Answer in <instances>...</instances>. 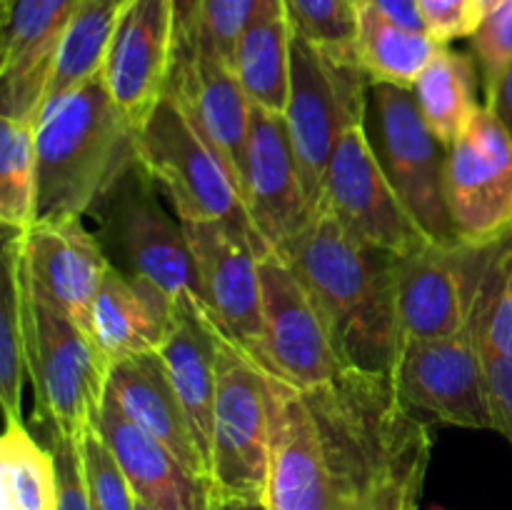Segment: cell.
<instances>
[{"label": "cell", "mask_w": 512, "mask_h": 510, "mask_svg": "<svg viewBox=\"0 0 512 510\" xmlns=\"http://www.w3.org/2000/svg\"><path fill=\"white\" fill-rule=\"evenodd\" d=\"M440 48L443 45L433 35L415 33L390 23L368 0L358 3L355 60L370 85L383 83L413 88Z\"/></svg>", "instance_id": "25"}, {"label": "cell", "mask_w": 512, "mask_h": 510, "mask_svg": "<svg viewBox=\"0 0 512 510\" xmlns=\"http://www.w3.org/2000/svg\"><path fill=\"white\" fill-rule=\"evenodd\" d=\"M23 235V270L45 300L88 330L90 308L113 263L80 218L38 220Z\"/></svg>", "instance_id": "18"}, {"label": "cell", "mask_w": 512, "mask_h": 510, "mask_svg": "<svg viewBox=\"0 0 512 510\" xmlns=\"http://www.w3.org/2000/svg\"><path fill=\"white\" fill-rule=\"evenodd\" d=\"M95 430L118 460L140 503L158 510H213V485L190 473L158 438L135 425L110 390Z\"/></svg>", "instance_id": "21"}, {"label": "cell", "mask_w": 512, "mask_h": 510, "mask_svg": "<svg viewBox=\"0 0 512 510\" xmlns=\"http://www.w3.org/2000/svg\"><path fill=\"white\" fill-rule=\"evenodd\" d=\"M183 225L205 308L238 343L255 353L263 333V255L218 220Z\"/></svg>", "instance_id": "15"}, {"label": "cell", "mask_w": 512, "mask_h": 510, "mask_svg": "<svg viewBox=\"0 0 512 510\" xmlns=\"http://www.w3.org/2000/svg\"><path fill=\"white\" fill-rule=\"evenodd\" d=\"M105 203V235L123 255L125 273L158 285L175 303L203 300L183 220L165 213L155 180L133 165Z\"/></svg>", "instance_id": "10"}, {"label": "cell", "mask_w": 512, "mask_h": 510, "mask_svg": "<svg viewBox=\"0 0 512 510\" xmlns=\"http://www.w3.org/2000/svg\"><path fill=\"white\" fill-rule=\"evenodd\" d=\"M320 210L333 215L355 240L385 253L408 255L433 243L380 168L365 133V115L355 118L335 145Z\"/></svg>", "instance_id": "9"}, {"label": "cell", "mask_w": 512, "mask_h": 510, "mask_svg": "<svg viewBox=\"0 0 512 510\" xmlns=\"http://www.w3.org/2000/svg\"><path fill=\"white\" fill-rule=\"evenodd\" d=\"M48 440V448L55 455V475H58V510H95L78 440L63 435H48Z\"/></svg>", "instance_id": "35"}, {"label": "cell", "mask_w": 512, "mask_h": 510, "mask_svg": "<svg viewBox=\"0 0 512 510\" xmlns=\"http://www.w3.org/2000/svg\"><path fill=\"white\" fill-rule=\"evenodd\" d=\"M0 510H58L55 455L30 435L20 415H5L0 438Z\"/></svg>", "instance_id": "28"}, {"label": "cell", "mask_w": 512, "mask_h": 510, "mask_svg": "<svg viewBox=\"0 0 512 510\" xmlns=\"http://www.w3.org/2000/svg\"><path fill=\"white\" fill-rule=\"evenodd\" d=\"M95 3L113 5V8H125V5H128V0H95Z\"/></svg>", "instance_id": "43"}, {"label": "cell", "mask_w": 512, "mask_h": 510, "mask_svg": "<svg viewBox=\"0 0 512 510\" xmlns=\"http://www.w3.org/2000/svg\"><path fill=\"white\" fill-rule=\"evenodd\" d=\"M175 60L178 28L173 0H128L110 40L103 80L138 128L168 90Z\"/></svg>", "instance_id": "14"}, {"label": "cell", "mask_w": 512, "mask_h": 510, "mask_svg": "<svg viewBox=\"0 0 512 510\" xmlns=\"http://www.w3.org/2000/svg\"><path fill=\"white\" fill-rule=\"evenodd\" d=\"M395 300L405 343L463 333L470 323L463 243H428L415 253L395 255Z\"/></svg>", "instance_id": "20"}, {"label": "cell", "mask_w": 512, "mask_h": 510, "mask_svg": "<svg viewBox=\"0 0 512 510\" xmlns=\"http://www.w3.org/2000/svg\"><path fill=\"white\" fill-rule=\"evenodd\" d=\"M395 378L413 410L458 428L495 430L483 345L470 325L445 340H408Z\"/></svg>", "instance_id": "13"}, {"label": "cell", "mask_w": 512, "mask_h": 510, "mask_svg": "<svg viewBox=\"0 0 512 510\" xmlns=\"http://www.w3.org/2000/svg\"><path fill=\"white\" fill-rule=\"evenodd\" d=\"M215 390L210 483L213 498H268L275 378L213 318Z\"/></svg>", "instance_id": "6"}, {"label": "cell", "mask_w": 512, "mask_h": 510, "mask_svg": "<svg viewBox=\"0 0 512 510\" xmlns=\"http://www.w3.org/2000/svg\"><path fill=\"white\" fill-rule=\"evenodd\" d=\"M470 43L488 98L512 63V0H500L490 13H485L478 30L470 35Z\"/></svg>", "instance_id": "34"}, {"label": "cell", "mask_w": 512, "mask_h": 510, "mask_svg": "<svg viewBox=\"0 0 512 510\" xmlns=\"http://www.w3.org/2000/svg\"><path fill=\"white\" fill-rule=\"evenodd\" d=\"M430 453L395 370L345 368L313 388L275 378L270 510H418Z\"/></svg>", "instance_id": "1"}, {"label": "cell", "mask_w": 512, "mask_h": 510, "mask_svg": "<svg viewBox=\"0 0 512 510\" xmlns=\"http://www.w3.org/2000/svg\"><path fill=\"white\" fill-rule=\"evenodd\" d=\"M83 0H13L3 30V115L33 118L45 100L60 43Z\"/></svg>", "instance_id": "19"}, {"label": "cell", "mask_w": 512, "mask_h": 510, "mask_svg": "<svg viewBox=\"0 0 512 510\" xmlns=\"http://www.w3.org/2000/svg\"><path fill=\"white\" fill-rule=\"evenodd\" d=\"M355 3H360V0H355Z\"/></svg>", "instance_id": "47"}, {"label": "cell", "mask_w": 512, "mask_h": 510, "mask_svg": "<svg viewBox=\"0 0 512 510\" xmlns=\"http://www.w3.org/2000/svg\"><path fill=\"white\" fill-rule=\"evenodd\" d=\"M180 305L158 285L110 265L93 300L88 333L110 365L160 350L175 328Z\"/></svg>", "instance_id": "22"}, {"label": "cell", "mask_w": 512, "mask_h": 510, "mask_svg": "<svg viewBox=\"0 0 512 510\" xmlns=\"http://www.w3.org/2000/svg\"><path fill=\"white\" fill-rule=\"evenodd\" d=\"M138 510H158V508H153V505H148V503H140L138 500Z\"/></svg>", "instance_id": "44"}, {"label": "cell", "mask_w": 512, "mask_h": 510, "mask_svg": "<svg viewBox=\"0 0 512 510\" xmlns=\"http://www.w3.org/2000/svg\"><path fill=\"white\" fill-rule=\"evenodd\" d=\"M263 333L255 358L283 383L313 388L328 383L345 365L318 300L280 253L260 260Z\"/></svg>", "instance_id": "11"}, {"label": "cell", "mask_w": 512, "mask_h": 510, "mask_svg": "<svg viewBox=\"0 0 512 510\" xmlns=\"http://www.w3.org/2000/svg\"><path fill=\"white\" fill-rule=\"evenodd\" d=\"M0 220L25 233L38 220L35 120L3 115L0 125Z\"/></svg>", "instance_id": "29"}, {"label": "cell", "mask_w": 512, "mask_h": 510, "mask_svg": "<svg viewBox=\"0 0 512 510\" xmlns=\"http://www.w3.org/2000/svg\"><path fill=\"white\" fill-rule=\"evenodd\" d=\"M25 363L35 393V418L48 435L80 440L95 428L105 393L110 363L88 330L45 300L23 270Z\"/></svg>", "instance_id": "4"}, {"label": "cell", "mask_w": 512, "mask_h": 510, "mask_svg": "<svg viewBox=\"0 0 512 510\" xmlns=\"http://www.w3.org/2000/svg\"><path fill=\"white\" fill-rule=\"evenodd\" d=\"M138 165L168 193L183 223L218 220L243 235L263 258L275 253L255 228L238 180L200 135L173 90H165L140 123Z\"/></svg>", "instance_id": "5"}, {"label": "cell", "mask_w": 512, "mask_h": 510, "mask_svg": "<svg viewBox=\"0 0 512 510\" xmlns=\"http://www.w3.org/2000/svg\"><path fill=\"white\" fill-rule=\"evenodd\" d=\"M485 105L498 115V120L505 125V130H508V135L512 138V63L503 73V78L498 80L493 93L485 98Z\"/></svg>", "instance_id": "39"}, {"label": "cell", "mask_w": 512, "mask_h": 510, "mask_svg": "<svg viewBox=\"0 0 512 510\" xmlns=\"http://www.w3.org/2000/svg\"><path fill=\"white\" fill-rule=\"evenodd\" d=\"M423 10L428 33L440 45H448L450 40L470 38L478 30L485 13L480 10L478 0H418Z\"/></svg>", "instance_id": "36"}, {"label": "cell", "mask_w": 512, "mask_h": 510, "mask_svg": "<svg viewBox=\"0 0 512 510\" xmlns=\"http://www.w3.org/2000/svg\"><path fill=\"white\" fill-rule=\"evenodd\" d=\"M285 18L295 35L310 40L333 58L355 60L358 3L355 0H283Z\"/></svg>", "instance_id": "32"}, {"label": "cell", "mask_w": 512, "mask_h": 510, "mask_svg": "<svg viewBox=\"0 0 512 510\" xmlns=\"http://www.w3.org/2000/svg\"><path fill=\"white\" fill-rule=\"evenodd\" d=\"M243 198L255 228L273 250L283 248L313 218L285 118L253 105Z\"/></svg>", "instance_id": "16"}, {"label": "cell", "mask_w": 512, "mask_h": 510, "mask_svg": "<svg viewBox=\"0 0 512 510\" xmlns=\"http://www.w3.org/2000/svg\"><path fill=\"white\" fill-rule=\"evenodd\" d=\"M213 510H270L268 498H213Z\"/></svg>", "instance_id": "41"}, {"label": "cell", "mask_w": 512, "mask_h": 510, "mask_svg": "<svg viewBox=\"0 0 512 510\" xmlns=\"http://www.w3.org/2000/svg\"><path fill=\"white\" fill-rule=\"evenodd\" d=\"M108 390L135 425L158 438L190 473L210 483V465L200 450L188 413L175 393L160 350L133 355L110 365Z\"/></svg>", "instance_id": "23"}, {"label": "cell", "mask_w": 512, "mask_h": 510, "mask_svg": "<svg viewBox=\"0 0 512 510\" xmlns=\"http://www.w3.org/2000/svg\"><path fill=\"white\" fill-rule=\"evenodd\" d=\"M445 198L460 243H488L512 230V138L488 105L448 145Z\"/></svg>", "instance_id": "12"}, {"label": "cell", "mask_w": 512, "mask_h": 510, "mask_svg": "<svg viewBox=\"0 0 512 510\" xmlns=\"http://www.w3.org/2000/svg\"><path fill=\"white\" fill-rule=\"evenodd\" d=\"M35 150L38 220L80 218L138 165V125L115 103L100 73L40 105Z\"/></svg>", "instance_id": "3"}, {"label": "cell", "mask_w": 512, "mask_h": 510, "mask_svg": "<svg viewBox=\"0 0 512 510\" xmlns=\"http://www.w3.org/2000/svg\"><path fill=\"white\" fill-rule=\"evenodd\" d=\"M368 88L370 80L358 63L333 58L293 33L290 95L283 118L313 215L323 203L328 165L340 135L365 115Z\"/></svg>", "instance_id": "8"}, {"label": "cell", "mask_w": 512, "mask_h": 510, "mask_svg": "<svg viewBox=\"0 0 512 510\" xmlns=\"http://www.w3.org/2000/svg\"><path fill=\"white\" fill-rule=\"evenodd\" d=\"M478 3H480V10H483V13H490V10H493L500 0H478Z\"/></svg>", "instance_id": "42"}, {"label": "cell", "mask_w": 512, "mask_h": 510, "mask_svg": "<svg viewBox=\"0 0 512 510\" xmlns=\"http://www.w3.org/2000/svg\"><path fill=\"white\" fill-rule=\"evenodd\" d=\"M280 13H285L283 0H203L195 38L188 48L203 50L233 68L235 48L245 30Z\"/></svg>", "instance_id": "31"}, {"label": "cell", "mask_w": 512, "mask_h": 510, "mask_svg": "<svg viewBox=\"0 0 512 510\" xmlns=\"http://www.w3.org/2000/svg\"><path fill=\"white\" fill-rule=\"evenodd\" d=\"M483 360L485 373H488L495 430H500L512 445V358L490 353V350L483 348Z\"/></svg>", "instance_id": "37"}, {"label": "cell", "mask_w": 512, "mask_h": 510, "mask_svg": "<svg viewBox=\"0 0 512 510\" xmlns=\"http://www.w3.org/2000/svg\"><path fill=\"white\" fill-rule=\"evenodd\" d=\"M23 235L10 230L3 248V295H0V403L5 415H20L25 363V313H23Z\"/></svg>", "instance_id": "30"}, {"label": "cell", "mask_w": 512, "mask_h": 510, "mask_svg": "<svg viewBox=\"0 0 512 510\" xmlns=\"http://www.w3.org/2000/svg\"><path fill=\"white\" fill-rule=\"evenodd\" d=\"M368 3L378 8L390 23L400 25L405 30H415V33H428L418 0H368Z\"/></svg>", "instance_id": "38"}, {"label": "cell", "mask_w": 512, "mask_h": 510, "mask_svg": "<svg viewBox=\"0 0 512 510\" xmlns=\"http://www.w3.org/2000/svg\"><path fill=\"white\" fill-rule=\"evenodd\" d=\"M283 255L318 300L345 368L395 370L405 348L395 300V255L355 240L318 210Z\"/></svg>", "instance_id": "2"}, {"label": "cell", "mask_w": 512, "mask_h": 510, "mask_svg": "<svg viewBox=\"0 0 512 510\" xmlns=\"http://www.w3.org/2000/svg\"><path fill=\"white\" fill-rule=\"evenodd\" d=\"M10 3H13V0H3V8H8Z\"/></svg>", "instance_id": "45"}, {"label": "cell", "mask_w": 512, "mask_h": 510, "mask_svg": "<svg viewBox=\"0 0 512 510\" xmlns=\"http://www.w3.org/2000/svg\"><path fill=\"white\" fill-rule=\"evenodd\" d=\"M160 355L173 380L175 393L188 413L200 450L210 465L218 368H215L213 313L205 308L203 300L180 303L178 323L160 345Z\"/></svg>", "instance_id": "24"}, {"label": "cell", "mask_w": 512, "mask_h": 510, "mask_svg": "<svg viewBox=\"0 0 512 510\" xmlns=\"http://www.w3.org/2000/svg\"><path fill=\"white\" fill-rule=\"evenodd\" d=\"M175 3V28H178V50L188 48L195 38L198 15L203 0H173Z\"/></svg>", "instance_id": "40"}, {"label": "cell", "mask_w": 512, "mask_h": 510, "mask_svg": "<svg viewBox=\"0 0 512 510\" xmlns=\"http://www.w3.org/2000/svg\"><path fill=\"white\" fill-rule=\"evenodd\" d=\"M83 458L85 480H88L90 500L95 510H138V498L130 488L128 478L120 470L118 460L95 428H90L78 440Z\"/></svg>", "instance_id": "33"}, {"label": "cell", "mask_w": 512, "mask_h": 510, "mask_svg": "<svg viewBox=\"0 0 512 510\" xmlns=\"http://www.w3.org/2000/svg\"><path fill=\"white\" fill-rule=\"evenodd\" d=\"M365 133L380 168L423 233L433 243L458 245L445 198L448 145L425 123L413 88L370 85Z\"/></svg>", "instance_id": "7"}, {"label": "cell", "mask_w": 512, "mask_h": 510, "mask_svg": "<svg viewBox=\"0 0 512 510\" xmlns=\"http://www.w3.org/2000/svg\"><path fill=\"white\" fill-rule=\"evenodd\" d=\"M478 63L460 50H438L428 68L415 80L413 95L425 123L445 145L453 143L483 105L478 103Z\"/></svg>", "instance_id": "26"}, {"label": "cell", "mask_w": 512, "mask_h": 510, "mask_svg": "<svg viewBox=\"0 0 512 510\" xmlns=\"http://www.w3.org/2000/svg\"><path fill=\"white\" fill-rule=\"evenodd\" d=\"M293 65V28L285 13L258 20L235 48L233 70L253 105L268 113H285Z\"/></svg>", "instance_id": "27"}, {"label": "cell", "mask_w": 512, "mask_h": 510, "mask_svg": "<svg viewBox=\"0 0 512 510\" xmlns=\"http://www.w3.org/2000/svg\"><path fill=\"white\" fill-rule=\"evenodd\" d=\"M430 510H448V508H440V505H433V508H430Z\"/></svg>", "instance_id": "46"}, {"label": "cell", "mask_w": 512, "mask_h": 510, "mask_svg": "<svg viewBox=\"0 0 512 510\" xmlns=\"http://www.w3.org/2000/svg\"><path fill=\"white\" fill-rule=\"evenodd\" d=\"M168 90L243 190L253 100L235 70L203 50L183 48L178 50Z\"/></svg>", "instance_id": "17"}]
</instances>
